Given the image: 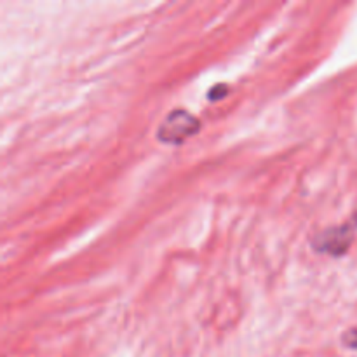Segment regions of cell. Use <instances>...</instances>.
<instances>
[{
  "label": "cell",
  "mask_w": 357,
  "mask_h": 357,
  "mask_svg": "<svg viewBox=\"0 0 357 357\" xmlns=\"http://www.w3.org/2000/svg\"><path fill=\"white\" fill-rule=\"evenodd\" d=\"M357 232V215L351 222L344 223L340 227H331L324 232L317 234L312 241V248L321 255H330V257H344L349 248L354 243V236Z\"/></svg>",
  "instance_id": "cell-2"
},
{
  "label": "cell",
  "mask_w": 357,
  "mask_h": 357,
  "mask_svg": "<svg viewBox=\"0 0 357 357\" xmlns=\"http://www.w3.org/2000/svg\"><path fill=\"white\" fill-rule=\"evenodd\" d=\"M201 121L187 110H173L157 129V139L166 145H181L190 136L197 135Z\"/></svg>",
  "instance_id": "cell-1"
},
{
  "label": "cell",
  "mask_w": 357,
  "mask_h": 357,
  "mask_svg": "<svg viewBox=\"0 0 357 357\" xmlns=\"http://www.w3.org/2000/svg\"><path fill=\"white\" fill-rule=\"evenodd\" d=\"M344 344L345 347L357 351V330H351L344 335Z\"/></svg>",
  "instance_id": "cell-4"
},
{
  "label": "cell",
  "mask_w": 357,
  "mask_h": 357,
  "mask_svg": "<svg viewBox=\"0 0 357 357\" xmlns=\"http://www.w3.org/2000/svg\"><path fill=\"white\" fill-rule=\"evenodd\" d=\"M227 94H229V87L223 86V84H218V86H215L208 93V100L209 101H218V100H222V98H225Z\"/></svg>",
  "instance_id": "cell-3"
}]
</instances>
